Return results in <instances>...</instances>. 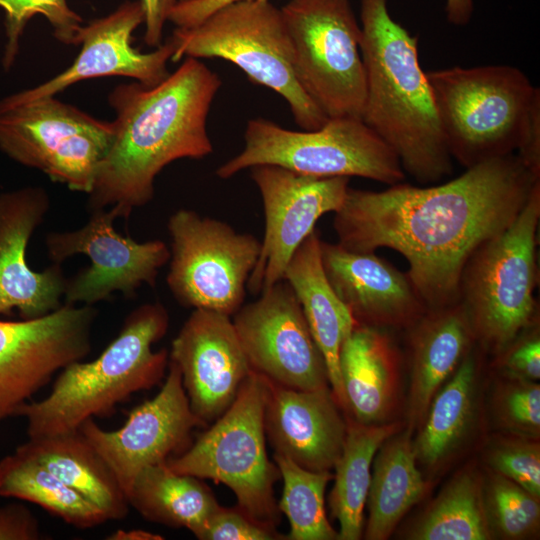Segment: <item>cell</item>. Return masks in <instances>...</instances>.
Wrapping results in <instances>:
<instances>
[{"label": "cell", "instance_id": "obj_10", "mask_svg": "<svg viewBox=\"0 0 540 540\" xmlns=\"http://www.w3.org/2000/svg\"><path fill=\"white\" fill-rule=\"evenodd\" d=\"M114 138L102 121L55 96L0 100V150L70 190L89 194Z\"/></svg>", "mask_w": 540, "mask_h": 540}, {"label": "cell", "instance_id": "obj_11", "mask_svg": "<svg viewBox=\"0 0 540 540\" xmlns=\"http://www.w3.org/2000/svg\"><path fill=\"white\" fill-rule=\"evenodd\" d=\"M298 82L327 118L362 119L361 27L349 0H290L281 8Z\"/></svg>", "mask_w": 540, "mask_h": 540}, {"label": "cell", "instance_id": "obj_45", "mask_svg": "<svg viewBox=\"0 0 540 540\" xmlns=\"http://www.w3.org/2000/svg\"><path fill=\"white\" fill-rule=\"evenodd\" d=\"M109 540H160L161 535L154 534L148 531L133 529V530H117L107 537Z\"/></svg>", "mask_w": 540, "mask_h": 540}, {"label": "cell", "instance_id": "obj_7", "mask_svg": "<svg viewBox=\"0 0 540 540\" xmlns=\"http://www.w3.org/2000/svg\"><path fill=\"white\" fill-rule=\"evenodd\" d=\"M269 381L251 370L232 404L197 440L165 465L173 472L226 485L237 507L254 520L276 528L280 511L274 484L277 465L266 449L265 407Z\"/></svg>", "mask_w": 540, "mask_h": 540}, {"label": "cell", "instance_id": "obj_14", "mask_svg": "<svg viewBox=\"0 0 540 540\" xmlns=\"http://www.w3.org/2000/svg\"><path fill=\"white\" fill-rule=\"evenodd\" d=\"M232 322L251 370L291 389L312 390L329 385L324 357L286 280L242 305Z\"/></svg>", "mask_w": 540, "mask_h": 540}, {"label": "cell", "instance_id": "obj_40", "mask_svg": "<svg viewBox=\"0 0 540 540\" xmlns=\"http://www.w3.org/2000/svg\"><path fill=\"white\" fill-rule=\"evenodd\" d=\"M516 151L520 162L540 178V91L527 111Z\"/></svg>", "mask_w": 540, "mask_h": 540}, {"label": "cell", "instance_id": "obj_17", "mask_svg": "<svg viewBox=\"0 0 540 540\" xmlns=\"http://www.w3.org/2000/svg\"><path fill=\"white\" fill-rule=\"evenodd\" d=\"M198 425L202 423L191 410L181 373L169 359L158 394L135 407L121 428L107 431L90 418L78 431L110 467L127 497L140 471L183 452Z\"/></svg>", "mask_w": 540, "mask_h": 540}, {"label": "cell", "instance_id": "obj_39", "mask_svg": "<svg viewBox=\"0 0 540 540\" xmlns=\"http://www.w3.org/2000/svg\"><path fill=\"white\" fill-rule=\"evenodd\" d=\"M504 359L506 369L520 379L535 381L540 378V339L533 331L519 339L513 346L509 345Z\"/></svg>", "mask_w": 540, "mask_h": 540}, {"label": "cell", "instance_id": "obj_1", "mask_svg": "<svg viewBox=\"0 0 540 540\" xmlns=\"http://www.w3.org/2000/svg\"><path fill=\"white\" fill-rule=\"evenodd\" d=\"M539 181L510 154L439 185L401 182L376 192L348 187L333 221L337 243L355 252H399L427 307L450 305L459 301L469 257L513 222Z\"/></svg>", "mask_w": 540, "mask_h": 540}, {"label": "cell", "instance_id": "obj_13", "mask_svg": "<svg viewBox=\"0 0 540 540\" xmlns=\"http://www.w3.org/2000/svg\"><path fill=\"white\" fill-rule=\"evenodd\" d=\"M92 305L64 303L39 318L0 320V423L91 349Z\"/></svg>", "mask_w": 540, "mask_h": 540}, {"label": "cell", "instance_id": "obj_2", "mask_svg": "<svg viewBox=\"0 0 540 540\" xmlns=\"http://www.w3.org/2000/svg\"><path fill=\"white\" fill-rule=\"evenodd\" d=\"M222 85L202 61L186 57L161 83L116 86L108 102L114 138L89 195L92 210L110 206L118 218L150 202L154 181L171 162L213 152L207 132L211 104Z\"/></svg>", "mask_w": 540, "mask_h": 540}, {"label": "cell", "instance_id": "obj_23", "mask_svg": "<svg viewBox=\"0 0 540 540\" xmlns=\"http://www.w3.org/2000/svg\"><path fill=\"white\" fill-rule=\"evenodd\" d=\"M320 242L315 230L307 236L289 260L283 279L294 290L311 334L324 357L331 390L341 408L347 410L339 371V353L342 343L357 323L325 276Z\"/></svg>", "mask_w": 540, "mask_h": 540}, {"label": "cell", "instance_id": "obj_34", "mask_svg": "<svg viewBox=\"0 0 540 540\" xmlns=\"http://www.w3.org/2000/svg\"><path fill=\"white\" fill-rule=\"evenodd\" d=\"M5 14L7 42L2 63L10 69L19 52L20 38L28 21L37 14L44 16L53 28L54 37L65 45H80L83 19L67 0H0Z\"/></svg>", "mask_w": 540, "mask_h": 540}, {"label": "cell", "instance_id": "obj_38", "mask_svg": "<svg viewBox=\"0 0 540 540\" xmlns=\"http://www.w3.org/2000/svg\"><path fill=\"white\" fill-rule=\"evenodd\" d=\"M502 415L511 426L528 432L540 427V386L522 384L506 392L502 400Z\"/></svg>", "mask_w": 540, "mask_h": 540}, {"label": "cell", "instance_id": "obj_32", "mask_svg": "<svg viewBox=\"0 0 540 540\" xmlns=\"http://www.w3.org/2000/svg\"><path fill=\"white\" fill-rule=\"evenodd\" d=\"M416 540L490 538L480 486L470 473L453 479L409 534Z\"/></svg>", "mask_w": 540, "mask_h": 540}, {"label": "cell", "instance_id": "obj_5", "mask_svg": "<svg viewBox=\"0 0 540 540\" xmlns=\"http://www.w3.org/2000/svg\"><path fill=\"white\" fill-rule=\"evenodd\" d=\"M171 61L183 57L221 58L239 67L254 84L288 103L302 130H316L327 116L298 82L281 9L270 0H241L221 6L200 23L175 28Z\"/></svg>", "mask_w": 540, "mask_h": 540}, {"label": "cell", "instance_id": "obj_28", "mask_svg": "<svg viewBox=\"0 0 540 540\" xmlns=\"http://www.w3.org/2000/svg\"><path fill=\"white\" fill-rule=\"evenodd\" d=\"M372 463L365 538L384 540L406 512L422 499L427 483L416 467L408 431L389 437L378 449Z\"/></svg>", "mask_w": 540, "mask_h": 540}, {"label": "cell", "instance_id": "obj_27", "mask_svg": "<svg viewBox=\"0 0 540 540\" xmlns=\"http://www.w3.org/2000/svg\"><path fill=\"white\" fill-rule=\"evenodd\" d=\"M129 505L151 522L185 528L198 538L220 507L202 479L179 474L165 463L140 471L127 494Z\"/></svg>", "mask_w": 540, "mask_h": 540}, {"label": "cell", "instance_id": "obj_42", "mask_svg": "<svg viewBox=\"0 0 540 540\" xmlns=\"http://www.w3.org/2000/svg\"><path fill=\"white\" fill-rule=\"evenodd\" d=\"M145 14L144 41L150 47L162 44L163 28L179 0H139Z\"/></svg>", "mask_w": 540, "mask_h": 540}, {"label": "cell", "instance_id": "obj_15", "mask_svg": "<svg viewBox=\"0 0 540 540\" xmlns=\"http://www.w3.org/2000/svg\"><path fill=\"white\" fill-rule=\"evenodd\" d=\"M83 227L49 233L46 246L53 263L61 264L76 254H85L90 267L67 282L66 304L93 305L119 291L132 297L144 284L154 287L159 270L170 260V248L161 240L136 242L114 228L117 211L110 207L92 210Z\"/></svg>", "mask_w": 540, "mask_h": 540}, {"label": "cell", "instance_id": "obj_6", "mask_svg": "<svg viewBox=\"0 0 540 540\" xmlns=\"http://www.w3.org/2000/svg\"><path fill=\"white\" fill-rule=\"evenodd\" d=\"M539 218L540 181L513 222L472 253L460 276L459 302L474 336L496 351L535 322Z\"/></svg>", "mask_w": 540, "mask_h": 540}, {"label": "cell", "instance_id": "obj_30", "mask_svg": "<svg viewBox=\"0 0 540 540\" xmlns=\"http://www.w3.org/2000/svg\"><path fill=\"white\" fill-rule=\"evenodd\" d=\"M0 496L37 504L79 529L108 521L91 501L19 447L0 460Z\"/></svg>", "mask_w": 540, "mask_h": 540}, {"label": "cell", "instance_id": "obj_22", "mask_svg": "<svg viewBox=\"0 0 540 540\" xmlns=\"http://www.w3.org/2000/svg\"><path fill=\"white\" fill-rule=\"evenodd\" d=\"M340 409L329 386L297 390L269 381L266 437L276 454L311 471H330L342 453L347 433Z\"/></svg>", "mask_w": 540, "mask_h": 540}, {"label": "cell", "instance_id": "obj_33", "mask_svg": "<svg viewBox=\"0 0 540 540\" xmlns=\"http://www.w3.org/2000/svg\"><path fill=\"white\" fill-rule=\"evenodd\" d=\"M283 492L278 504L290 524L288 540H336L325 510V490L333 478L330 471H311L289 458L274 453Z\"/></svg>", "mask_w": 540, "mask_h": 540}, {"label": "cell", "instance_id": "obj_29", "mask_svg": "<svg viewBox=\"0 0 540 540\" xmlns=\"http://www.w3.org/2000/svg\"><path fill=\"white\" fill-rule=\"evenodd\" d=\"M397 431L395 423L347 422L345 443L334 466V485L329 495L331 515L339 523V540L361 538L373 459L381 445Z\"/></svg>", "mask_w": 540, "mask_h": 540}, {"label": "cell", "instance_id": "obj_41", "mask_svg": "<svg viewBox=\"0 0 540 540\" xmlns=\"http://www.w3.org/2000/svg\"><path fill=\"white\" fill-rule=\"evenodd\" d=\"M41 531L37 518L23 504L0 506V540H38Z\"/></svg>", "mask_w": 540, "mask_h": 540}, {"label": "cell", "instance_id": "obj_35", "mask_svg": "<svg viewBox=\"0 0 540 540\" xmlns=\"http://www.w3.org/2000/svg\"><path fill=\"white\" fill-rule=\"evenodd\" d=\"M538 499L501 475L494 479L490 503L494 523L503 536L521 538L538 527L540 519Z\"/></svg>", "mask_w": 540, "mask_h": 540}, {"label": "cell", "instance_id": "obj_18", "mask_svg": "<svg viewBox=\"0 0 540 540\" xmlns=\"http://www.w3.org/2000/svg\"><path fill=\"white\" fill-rule=\"evenodd\" d=\"M191 410L203 424L235 400L251 372L230 316L194 309L171 344Z\"/></svg>", "mask_w": 540, "mask_h": 540}, {"label": "cell", "instance_id": "obj_25", "mask_svg": "<svg viewBox=\"0 0 540 540\" xmlns=\"http://www.w3.org/2000/svg\"><path fill=\"white\" fill-rule=\"evenodd\" d=\"M339 371L354 420L381 421L390 410L397 382V356L389 337L377 327L357 324L340 348Z\"/></svg>", "mask_w": 540, "mask_h": 540}, {"label": "cell", "instance_id": "obj_9", "mask_svg": "<svg viewBox=\"0 0 540 540\" xmlns=\"http://www.w3.org/2000/svg\"><path fill=\"white\" fill-rule=\"evenodd\" d=\"M265 164L315 177L358 176L390 186L405 180L395 152L362 119L349 117L328 118L319 129L302 131L251 119L242 151L220 165L216 175L228 179Z\"/></svg>", "mask_w": 540, "mask_h": 540}, {"label": "cell", "instance_id": "obj_43", "mask_svg": "<svg viewBox=\"0 0 540 540\" xmlns=\"http://www.w3.org/2000/svg\"><path fill=\"white\" fill-rule=\"evenodd\" d=\"M241 0H190L178 2L172 9L168 21L176 28H189L205 19L226 4Z\"/></svg>", "mask_w": 540, "mask_h": 540}, {"label": "cell", "instance_id": "obj_12", "mask_svg": "<svg viewBox=\"0 0 540 540\" xmlns=\"http://www.w3.org/2000/svg\"><path fill=\"white\" fill-rule=\"evenodd\" d=\"M171 237L168 287L185 307L226 314L243 305L261 242L232 226L180 209L168 220Z\"/></svg>", "mask_w": 540, "mask_h": 540}, {"label": "cell", "instance_id": "obj_3", "mask_svg": "<svg viewBox=\"0 0 540 540\" xmlns=\"http://www.w3.org/2000/svg\"><path fill=\"white\" fill-rule=\"evenodd\" d=\"M360 52L365 70L363 122L419 183L452 171L433 92L418 57V37L395 21L388 0H361Z\"/></svg>", "mask_w": 540, "mask_h": 540}, {"label": "cell", "instance_id": "obj_44", "mask_svg": "<svg viewBox=\"0 0 540 540\" xmlns=\"http://www.w3.org/2000/svg\"><path fill=\"white\" fill-rule=\"evenodd\" d=\"M474 13V0H445V14L455 26L467 25Z\"/></svg>", "mask_w": 540, "mask_h": 540}, {"label": "cell", "instance_id": "obj_20", "mask_svg": "<svg viewBox=\"0 0 540 540\" xmlns=\"http://www.w3.org/2000/svg\"><path fill=\"white\" fill-rule=\"evenodd\" d=\"M49 208L46 191L26 187L0 194V315L14 309L21 319L42 317L62 304L68 280L61 264L44 271L31 269L26 249Z\"/></svg>", "mask_w": 540, "mask_h": 540}, {"label": "cell", "instance_id": "obj_8", "mask_svg": "<svg viewBox=\"0 0 540 540\" xmlns=\"http://www.w3.org/2000/svg\"><path fill=\"white\" fill-rule=\"evenodd\" d=\"M426 75L451 157L469 168L513 154L540 91L520 69L455 66Z\"/></svg>", "mask_w": 540, "mask_h": 540}, {"label": "cell", "instance_id": "obj_19", "mask_svg": "<svg viewBox=\"0 0 540 540\" xmlns=\"http://www.w3.org/2000/svg\"><path fill=\"white\" fill-rule=\"evenodd\" d=\"M144 20L139 0L125 1L109 15L91 20L82 27L81 50L67 69L38 86L8 97L27 101L55 96L75 83L100 77H129L145 86L161 83L170 74L167 63L174 54L175 42L170 36L152 52L135 49L133 32Z\"/></svg>", "mask_w": 540, "mask_h": 540}, {"label": "cell", "instance_id": "obj_46", "mask_svg": "<svg viewBox=\"0 0 540 540\" xmlns=\"http://www.w3.org/2000/svg\"><path fill=\"white\" fill-rule=\"evenodd\" d=\"M184 1H190V0H179V2H184Z\"/></svg>", "mask_w": 540, "mask_h": 540}, {"label": "cell", "instance_id": "obj_21", "mask_svg": "<svg viewBox=\"0 0 540 540\" xmlns=\"http://www.w3.org/2000/svg\"><path fill=\"white\" fill-rule=\"evenodd\" d=\"M325 276L359 325H413L428 309L407 273L375 252L320 242Z\"/></svg>", "mask_w": 540, "mask_h": 540}, {"label": "cell", "instance_id": "obj_37", "mask_svg": "<svg viewBox=\"0 0 540 540\" xmlns=\"http://www.w3.org/2000/svg\"><path fill=\"white\" fill-rule=\"evenodd\" d=\"M197 539L279 540L286 539V536L278 533L276 528L254 520L237 506L235 508L220 506Z\"/></svg>", "mask_w": 540, "mask_h": 540}, {"label": "cell", "instance_id": "obj_4", "mask_svg": "<svg viewBox=\"0 0 540 540\" xmlns=\"http://www.w3.org/2000/svg\"><path fill=\"white\" fill-rule=\"evenodd\" d=\"M168 327L169 315L161 303L134 309L96 359L67 365L45 398L22 406L17 416L26 419L28 438L78 430L85 420L109 415L132 394L159 384L166 376L169 353L152 346Z\"/></svg>", "mask_w": 540, "mask_h": 540}, {"label": "cell", "instance_id": "obj_26", "mask_svg": "<svg viewBox=\"0 0 540 540\" xmlns=\"http://www.w3.org/2000/svg\"><path fill=\"white\" fill-rule=\"evenodd\" d=\"M18 447L91 501L108 520L128 514L129 502L116 476L78 430L29 438Z\"/></svg>", "mask_w": 540, "mask_h": 540}, {"label": "cell", "instance_id": "obj_16", "mask_svg": "<svg viewBox=\"0 0 540 540\" xmlns=\"http://www.w3.org/2000/svg\"><path fill=\"white\" fill-rule=\"evenodd\" d=\"M250 171L263 202L265 233L247 289L260 294L283 279L289 260L318 219L340 209L349 177H315L269 164Z\"/></svg>", "mask_w": 540, "mask_h": 540}, {"label": "cell", "instance_id": "obj_31", "mask_svg": "<svg viewBox=\"0 0 540 540\" xmlns=\"http://www.w3.org/2000/svg\"><path fill=\"white\" fill-rule=\"evenodd\" d=\"M476 367L469 354L437 391L413 443L416 459L432 466L441 461L462 437L472 416Z\"/></svg>", "mask_w": 540, "mask_h": 540}, {"label": "cell", "instance_id": "obj_24", "mask_svg": "<svg viewBox=\"0 0 540 540\" xmlns=\"http://www.w3.org/2000/svg\"><path fill=\"white\" fill-rule=\"evenodd\" d=\"M410 416H425L441 385L455 372L470 348L474 332L463 305L428 308L413 324Z\"/></svg>", "mask_w": 540, "mask_h": 540}, {"label": "cell", "instance_id": "obj_36", "mask_svg": "<svg viewBox=\"0 0 540 540\" xmlns=\"http://www.w3.org/2000/svg\"><path fill=\"white\" fill-rule=\"evenodd\" d=\"M491 465L498 473L539 498L540 451L535 443H510L495 450Z\"/></svg>", "mask_w": 540, "mask_h": 540}]
</instances>
